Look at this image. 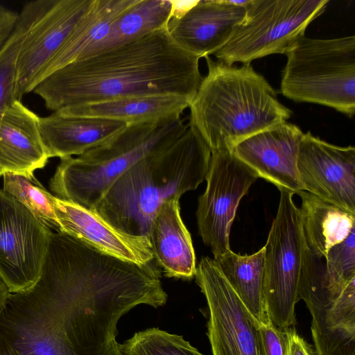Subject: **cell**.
<instances>
[{
  "label": "cell",
  "mask_w": 355,
  "mask_h": 355,
  "mask_svg": "<svg viewBox=\"0 0 355 355\" xmlns=\"http://www.w3.org/2000/svg\"><path fill=\"white\" fill-rule=\"evenodd\" d=\"M297 169L302 191L355 213V148L304 133Z\"/></svg>",
  "instance_id": "cell-12"
},
{
  "label": "cell",
  "mask_w": 355,
  "mask_h": 355,
  "mask_svg": "<svg viewBox=\"0 0 355 355\" xmlns=\"http://www.w3.org/2000/svg\"><path fill=\"white\" fill-rule=\"evenodd\" d=\"M178 198L166 200L153 217L148 233L154 259L168 277L191 279L196 271L191 235L180 216Z\"/></svg>",
  "instance_id": "cell-20"
},
{
  "label": "cell",
  "mask_w": 355,
  "mask_h": 355,
  "mask_svg": "<svg viewBox=\"0 0 355 355\" xmlns=\"http://www.w3.org/2000/svg\"><path fill=\"white\" fill-rule=\"evenodd\" d=\"M54 211L60 232L126 261L144 264L154 259L148 237L121 232L91 209L55 196Z\"/></svg>",
  "instance_id": "cell-17"
},
{
  "label": "cell",
  "mask_w": 355,
  "mask_h": 355,
  "mask_svg": "<svg viewBox=\"0 0 355 355\" xmlns=\"http://www.w3.org/2000/svg\"><path fill=\"white\" fill-rule=\"evenodd\" d=\"M205 58L207 73L189 107V123L211 153L232 151L247 138L290 119L291 110L251 64L236 67Z\"/></svg>",
  "instance_id": "cell-4"
},
{
  "label": "cell",
  "mask_w": 355,
  "mask_h": 355,
  "mask_svg": "<svg viewBox=\"0 0 355 355\" xmlns=\"http://www.w3.org/2000/svg\"><path fill=\"white\" fill-rule=\"evenodd\" d=\"M285 330L287 336L286 355H315L309 344L298 334L293 327Z\"/></svg>",
  "instance_id": "cell-31"
},
{
  "label": "cell",
  "mask_w": 355,
  "mask_h": 355,
  "mask_svg": "<svg viewBox=\"0 0 355 355\" xmlns=\"http://www.w3.org/2000/svg\"><path fill=\"white\" fill-rule=\"evenodd\" d=\"M117 342H116L113 346L107 351V352L105 354V355H121L118 347H117Z\"/></svg>",
  "instance_id": "cell-33"
},
{
  "label": "cell",
  "mask_w": 355,
  "mask_h": 355,
  "mask_svg": "<svg viewBox=\"0 0 355 355\" xmlns=\"http://www.w3.org/2000/svg\"><path fill=\"white\" fill-rule=\"evenodd\" d=\"M328 0H250L245 16L230 40L214 55L232 66L250 64L271 54H285L304 36Z\"/></svg>",
  "instance_id": "cell-7"
},
{
  "label": "cell",
  "mask_w": 355,
  "mask_h": 355,
  "mask_svg": "<svg viewBox=\"0 0 355 355\" xmlns=\"http://www.w3.org/2000/svg\"><path fill=\"white\" fill-rule=\"evenodd\" d=\"M135 1L92 0L63 44L42 69L35 86L50 73L79 58L89 47L101 40L112 23Z\"/></svg>",
  "instance_id": "cell-23"
},
{
  "label": "cell",
  "mask_w": 355,
  "mask_h": 355,
  "mask_svg": "<svg viewBox=\"0 0 355 355\" xmlns=\"http://www.w3.org/2000/svg\"><path fill=\"white\" fill-rule=\"evenodd\" d=\"M211 157L209 147L188 122L172 145L123 173L92 211L121 232L148 238L151 221L160 206L197 189L206 179Z\"/></svg>",
  "instance_id": "cell-3"
},
{
  "label": "cell",
  "mask_w": 355,
  "mask_h": 355,
  "mask_svg": "<svg viewBox=\"0 0 355 355\" xmlns=\"http://www.w3.org/2000/svg\"><path fill=\"white\" fill-rule=\"evenodd\" d=\"M196 281L208 309L207 336L213 355H262L258 324L214 259L202 257Z\"/></svg>",
  "instance_id": "cell-10"
},
{
  "label": "cell",
  "mask_w": 355,
  "mask_h": 355,
  "mask_svg": "<svg viewBox=\"0 0 355 355\" xmlns=\"http://www.w3.org/2000/svg\"><path fill=\"white\" fill-rule=\"evenodd\" d=\"M303 135L300 127L286 121L247 138L232 152L258 178L272 183L279 191L297 194L302 191L297 158Z\"/></svg>",
  "instance_id": "cell-14"
},
{
  "label": "cell",
  "mask_w": 355,
  "mask_h": 355,
  "mask_svg": "<svg viewBox=\"0 0 355 355\" xmlns=\"http://www.w3.org/2000/svg\"><path fill=\"white\" fill-rule=\"evenodd\" d=\"M293 193L280 190L277 215L264 246L263 297L269 320L286 329L296 324L304 243Z\"/></svg>",
  "instance_id": "cell-8"
},
{
  "label": "cell",
  "mask_w": 355,
  "mask_h": 355,
  "mask_svg": "<svg viewBox=\"0 0 355 355\" xmlns=\"http://www.w3.org/2000/svg\"><path fill=\"white\" fill-rule=\"evenodd\" d=\"M258 176L232 151L211 153L205 180L206 189L198 198V232L214 257L230 250V232L241 199Z\"/></svg>",
  "instance_id": "cell-11"
},
{
  "label": "cell",
  "mask_w": 355,
  "mask_h": 355,
  "mask_svg": "<svg viewBox=\"0 0 355 355\" xmlns=\"http://www.w3.org/2000/svg\"><path fill=\"white\" fill-rule=\"evenodd\" d=\"M49 157L39 129V116L15 101L6 107L0 121V176L11 173L31 180Z\"/></svg>",
  "instance_id": "cell-18"
},
{
  "label": "cell",
  "mask_w": 355,
  "mask_h": 355,
  "mask_svg": "<svg viewBox=\"0 0 355 355\" xmlns=\"http://www.w3.org/2000/svg\"><path fill=\"white\" fill-rule=\"evenodd\" d=\"M262 355H286L287 336L285 329L271 321L258 325Z\"/></svg>",
  "instance_id": "cell-30"
},
{
  "label": "cell",
  "mask_w": 355,
  "mask_h": 355,
  "mask_svg": "<svg viewBox=\"0 0 355 355\" xmlns=\"http://www.w3.org/2000/svg\"><path fill=\"white\" fill-rule=\"evenodd\" d=\"M264 246L250 255L231 250L214 257L220 270L258 325L270 320L263 297Z\"/></svg>",
  "instance_id": "cell-26"
},
{
  "label": "cell",
  "mask_w": 355,
  "mask_h": 355,
  "mask_svg": "<svg viewBox=\"0 0 355 355\" xmlns=\"http://www.w3.org/2000/svg\"><path fill=\"white\" fill-rule=\"evenodd\" d=\"M246 7L229 0L197 1L184 15L171 19L168 31L183 49L199 58L214 54L230 40L243 20Z\"/></svg>",
  "instance_id": "cell-15"
},
{
  "label": "cell",
  "mask_w": 355,
  "mask_h": 355,
  "mask_svg": "<svg viewBox=\"0 0 355 355\" xmlns=\"http://www.w3.org/2000/svg\"><path fill=\"white\" fill-rule=\"evenodd\" d=\"M117 347L121 355H203L182 336L157 327L136 332Z\"/></svg>",
  "instance_id": "cell-29"
},
{
  "label": "cell",
  "mask_w": 355,
  "mask_h": 355,
  "mask_svg": "<svg viewBox=\"0 0 355 355\" xmlns=\"http://www.w3.org/2000/svg\"><path fill=\"white\" fill-rule=\"evenodd\" d=\"M187 126L182 115L128 125L104 144L76 157L61 158L50 190L59 199L92 210L123 173L169 147Z\"/></svg>",
  "instance_id": "cell-5"
},
{
  "label": "cell",
  "mask_w": 355,
  "mask_h": 355,
  "mask_svg": "<svg viewBox=\"0 0 355 355\" xmlns=\"http://www.w3.org/2000/svg\"><path fill=\"white\" fill-rule=\"evenodd\" d=\"M197 1H171V19H178L184 15Z\"/></svg>",
  "instance_id": "cell-32"
},
{
  "label": "cell",
  "mask_w": 355,
  "mask_h": 355,
  "mask_svg": "<svg viewBox=\"0 0 355 355\" xmlns=\"http://www.w3.org/2000/svg\"><path fill=\"white\" fill-rule=\"evenodd\" d=\"M191 103L188 98L176 95L126 96L72 106L55 112L116 120L130 125L182 115Z\"/></svg>",
  "instance_id": "cell-21"
},
{
  "label": "cell",
  "mask_w": 355,
  "mask_h": 355,
  "mask_svg": "<svg viewBox=\"0 0 355 355\" xmlns=\"http://www.w3.org/2000/svg\"><path fill=\"white\" fill-rule=\"evenodd\" d=\"M52 232L0 189V279L10 293L26 291L37 282Z\"/></svg>",
  "instance_id": "cell-9"
},
{
  "label": "cell",
  "mask_w": 355,
  "mask_h": 355,
  "mask_svg": "<svg viewBox=\"0 0 355 355\" xmlns=\"http://www.w3.org/2000/svg\"><path fill=\"white\" fill-rule=\"evenodd\" d=\"M3 189L21 202L45 226L59 231L54 211L55 196L37 180L11 173L3 175Z\"/></svg>",
  "instance_id": "cell-28"
},
{
  "label": "cell",
  "mask_w": 355,
  "mask_h": 355,
  "mask_svg": "<svg viewBox=\"0 0 355 355\" xmlns=\"http://www.w3.org/2000/svg\"><path fill=\"white\" fill-rule=\"evenodd\" d=\"M304 249L324 256L355 230V213L326 201L308 191L297 193Z\"/></svg>",
  "instance_id": "cell-22"
},
{
  "label": "cell",
  "mask_w": 355,
  "mask_h": 355,
  "mask_svg": "<svg viewBox=\"0 0 355 355\" xmlns=\"http://www.w3.org/2000/svg\"><path fill=\"white\" fill-rule=\"evenodd\" d=\"M51 0L26 2L19 12L15 28L0 48V121L7 107L15 97L17 61L26 37L38 18L49 6Z\"/></svg>",
  "instance_id": "cell-27"
},
{
  "label": "cell",
  "mask_w": 355,
  "mask_h": 355,
  "mask_svg": "<svg viewBox=\"0 0 355 355\" xmlns=\"http://www.w3.org/2000/svg\"><path fill=\"white\" fill-rule=\"evenodd\" d=\"M167 26L78 59L46 76L32 92L53 112L126 96L176 95L192 102L203 78L200 58L179 46Z\"/></svg>",
  "instance_id": "cell-2"
},
{
  "label": "cell",
  "mask_w": 355,
  "mask_h": 355,
  "mask_svg": "<svg viewBox=\"0 0 355 355\" xmlns=\"http://www.w3.org/2000/svg\"><path fill=\"white\" fill-rule=\"evenodd\" d=\"M171 8V0H135L112 23L106 35L89 47L78 59L108 50L167 26Z\"/></svg>",
  "instance_id": "cell-25"
},
{
  "label": "cell",
  "mask_w": 355,
  "mask_h": 355,
  "mask_svg": "<svg viewBox=\"0 0 355 355\" xmlns=\"http://www.w3.org/2000/svg\"><path fill=\"white\" fill-rule=\"evenodd\" d=\"M92 0H51L28 31L17 61L15 97L32 92L36 79L63 44Z\"/></svg>",
  "instance_id": "cell-13"
},
{
  "label": "cell",
  "mask_w": 355,
  "mask_h": 355,
  "mask_svg": "<svg viewBox=\"0 0 355 355\" xmlns=\"http://www.w3.org/2000/svg\"><path fill=\"white\" fill-rule=\"evenodd\" d=\"M355 279V230L326 255L304 249L299 297L311 316L328 309Z\"/></svg>",
  "instance_id": "cell-16"
},
{
  "label": "cell",
  "mask_w": 355,
  "mask_h": 355,
  "mask_svg": "<svg viewBox=\"0 0 355 355\" xmlns=\"http://www.w3.org/2000/svg\"><path fill=\"white\" fill-rule=\"evenodd\" d=\"M122 121L53 112L39 116V129L49 158L80 155L123 130Z\"/></svg>",
  "instance_id": "cell-19"
},
{
  "label": "cell",
  "mask_w": 355,
  "mask_h": 355,
  "mask_svg": "<svg viewBox=\"0 0 355 355\" xmlns=\"http://www.w3.org/2000/svg\"><path fill=\"white\" fill-rule=\"evenodd\" d=\"M157 303L141 266L52 232L38 280L0 312V355H105L120 318Z\"/></svg>",
  "instance_id": "cell-1"
},
{
  "label": "cell",
  "mask_w": 355,
  "mask_h": 355,
  "mask_svg": "<svg viewBox=\"0 0 355 355\" xmlns=\"http://www.w3.org/2000/svg\"><path fill=\"white\" fill-rule=\"evenodd\" d=\"M280 92L295 102L355 114V37H302L286 53Z\"/></svg>",
  "instance_id": "cell-6"
},
{
  "label": "cell",
  "mask_w": 355,
  "mask_h": 355,
  "mask_svg": "<svg viewBox=\"0 0 355 355\" xmlns=\"http://www.w3.org/2000/svg\"><path fill=\"white\" fill-rule=\"evenodd\" d=\"M315 355H355V279L327 310L312 315Z\"/></svg>",
  "instance_id": "cell-24"
}]
</instances>
